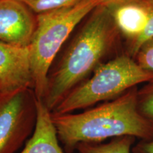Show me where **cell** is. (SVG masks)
Here are the masks:
<instances>
[{
	"label": "cell",
	"mask_w": 153,
	"mask_h": 153,
	"mask_svg": "<svg viewBox=\"0 0 153 153\" xmlns=\"http://www.w3.org/2000/svg\"><path fill=\"white\" fill-rule=\"evenodd\" d=\"M99 6L98 0H78L37 15L29 49L33 92L38 100L45 99L49 69L62 45L76 26Z\"/></svg>",
	"instance_id": "3957f363"
},
{
	"label": "cell",
	"mask_w": 153,
	"mask_h": 153,
	"mask_svg": "<svg viewBox=\"0 0 153 153\" xmlns=\"http://www.w3.org/2000/svg\"><path fill=\"white\" fill-rule=\"evenodd\" d=\"M152 38H153V13L152 14V16H151L150 18V22H149L148 26H147L146 28H145L144 33H143V35L140 36V38H139L138 41H137V43H135L133 48L132 49L131 53H130V56H131L134 58V57H135V54H136L137 51H138L139 48L141 46V45H142L145 41H146L147 40Z\"/></svg>",
	"instance_id": "5bb4252c"
},
{
	"label": "cell",
	"mask_w": 153,
	"mask_h": 153,
	"mask_svg": "<svg viewBox=\"0 0 153 153\" xmlns=\"http://www.w3.org/2000/svg\"><path fill=\"white\" fill-rule=\"evenodd\" d=\"M137 87L113 100L78 114L52 113L59 141L66 153H73L80 143H101L126 136L153 139V129L137 109Z\"/></svg>",
	"instance_id": "6da1fadb"
},
{
	"label": "cell",
	"mask_w": 153,
	"mask_h": 153,
	"mask_svg": "<svg viewBox=\"0 0 153 153\" xmlns=\"http://www.w3.org/2000/svg\"><path fill=\"white\" fill-rule=\"evenodd\" d=\"M36 95L30 89L0 94V153H15L33 134Z\"/></svg>",
	"instance_id": "5b68a950"
},
{
	"label": "cell",
	"mask_w": 153,
	"mask_h": 153,
	"mask_svg": "<svg viewBox=\"0 0 153 153\" xmlns=\"http://www.w3.org/2000/svg\"><path fill=\"white\" fill-rule=\"evenodd\" d=\"M37 14L46 12L73 4L78 0H19Z\"/></svg>",
	"instance_id": "7c38bea8"
},
{
	"label": "cell",
	"mask_w": 153,
	"mask_h": 153,
	"mask_svg": "<svg viewBox=\"0 0 153 153\" xmlns=\"http://www.w3.org/2000/svg\"><path fill=\"white\" fill-rule=\"evenodd\" d=\"M131 153H153V139L140 140L133 145Z\"/></svg>",
	"instance_id": "9a60e30c"
},
{
	"label": "cell",
	"mask_w": 153,
	"mask_h": 153,
	"mask_svg": "<svg viewBox=\"0 0 153 153\" xmlns=\"http://www.w3.org/2000/svg\"><path fill=\"white\" fill-rule=\"evenodd\" d=\"M109 9L118 31L126 39V53L129 55L150 22L153 0L125 4Z\"/></svg>",
	"instance_id": "ba28073f"
},
{
	"label": "cell",
	"mask_w": 153,
	"mask_h": 153,
	"mask_svg": "<svg viewBox=\"0 0 153 153\" xmlns=\"http://www.w3.org/2000/svg\"><path fill=\"white\" fill-rule=\"evenodd\" d=\"M134 59L143 70L153 74V38L141 45Z\"/></svg>",
	"instance_id": "4fadbf2b"
},
{
	"label": "cell",
	"mask_w": 153,
	"mask_h": 153,
	"mask_svg": "<svg viewBox=\"0 0 153 153\" xmlns=\"http://www.w3.org/2000/svg\"><path fill=\"white\" fill-rule=\"evenodd\" d=\"M120 35L109 9L99 6L91 11L48 80L43 102L51 111L104 63L101 60L114 48Z\"/></svg>",
	"instance_id": "7a4b0ae2"
},
{
	"label": "cell",
	"mask_w": 153,
	"mask_h": 153,
	"mask_svg": "<svg viewBox=\"0 0 153 153\" xmlns=\"http://www.w3.org/2000/svg\"><path fill=\"white\" fill-rule=\"evenodd\" d=\"M137 106L140 116L153 129V80L137 90Z\"/></svg>",
	"instance_id": "8fae6325"
},
{
	"label": "cell",
	"mask_w": 153,
	"mask_h": 153,
	"mask_svg": "<svg viewBox=\"0 0 153 153\" xmlns=\"http://www.w3.org/2000/svg\"><path fill=\"white\" fill-rule=\"evenodd\" d=\"M37 25L32 11L19 0H0V41L28 47Z\"/></svg>",
	"instance_id": "8992f818"
},
{
	"label": "cell",
	"mask_w": 153,
	"mask_h": 153,
	"mask_svg": "<svg viewBox=\"0 0 153 153\" xmlns=\"http://www.w3.org/2000/svg\"><path fill=\"white\" fill-rule=\"evenodd\" d=\"M153 80V74L143 70L126 52L100 65L89 79L74 88L52 113H73L101 101L120 97L141 83Z\"/></svg>",
	"instance_id": "277c9868"
},
{
	"label": "cell",
	"mask_w": 153,
	"mask_h": 153,
	"mask_svg": "<svg viewBox=\"0 0 153 153\" xmlns=\"http://www.w3.org/2000/svg\"><path fill=\"white\" fill-rule=\"evenodd\" d=\"M30 49L0 41V94L33 87Z\"/></svg>",
	"instance_id": "52a82bcc"
},
{
	"label": "cell",
	"mask_w": 153,
	"mask_h": 153,
	"mask_svg": "<svg viewBox=\"0 0 153 153\" xmlns=\"http://www.w3.org/2000/svg\"><path fill=\"white\" fill-rule=\"evenodd\" d=\"M36 123L32 136L21 153H64L60 147L52 111L43 101H36Z\"/></svg>",
	"instance_id": "9c48e42d"
},
{
	"label": "cell",
	"mask_w": 153,
	"mask_h": 153,
	"mask_svg": "<svg viewBox=\"0 0 153 153\" xmlns=\"http://www.w3.org/2000/svg\"><path fill=\"white\" fill-rule=\"evenodd\" d=\"M142 1V0H98L99 6H102V7H105L108 9L125 4L135 2V1Z\"/></svg>",
	"instance_id": "2e32d148"
},
{
	"label": "cell",
	"mask_w": 153,
	"mask_h": 153,
	"mask_svg": "<svg viewBox=\"0 0 153 153\" xmlns=\"http://www.w3.org/2000/svg\"><path fill=\"white\" fill-rule=\"evenodd\" d=\"M135 137L129 135L112 138L106 143H80L78 153H131Z\"/></svg>",
	"instance_id": "30bf717a"
}]
</instances>
